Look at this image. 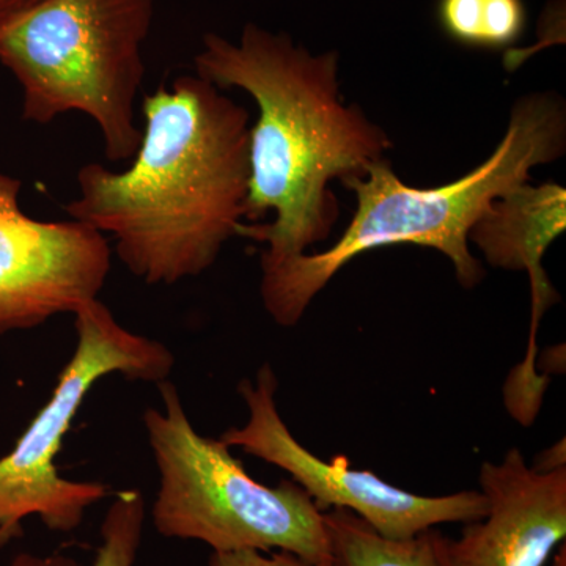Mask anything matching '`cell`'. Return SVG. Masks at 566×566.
<instances>
[{
  "instance_id": "9c48e42d",
  "label": "cell",
  "mask_w": 566,
  "mask_h": 566,
  "mask_svg": "<svg viewBox=\"0 0 566 566\" xmlns=\"http://www.w3.org/2000/svg\"><path fill=\"white\" fill-rule=\"evenodd\" d=\"M486 515L442 536L446 566H546L566 538V468L538 472L513 447L480 468Z\"/></svg>"
},
{
  "instance_id": "277c9868",
  "label": "cell",
  "mask_w": 566,
  "mask_h": 566,
  "mask_svg": "<svg viewBox=\"0 0 566 566\" xmlns=\"http://www.w3.org/2000/svg\"><path fill=\"white\" fill-rule=\"evenodd\" d=\"M153 18L155 0H41L0 21V63L20 82L22 118L50 125L80 112L98 126L111 163L133 159Z\"/></svg>"
},
{
  "instance_id": "7c38bea8",
  "label": "cell",
  "mask_w": 566,
  "mask_h": 566,
  "mask_svg": "<svg viewBox=\"0 0 566 566\" xmlns=\"http://www.w3.org/2000/svg\"><path fill=\"white\" fill-rule=\"evenodd\" d=\"M438 21L463 46L497 51L523 36L527 10L523 0H439Z\"/></svg>"
},
{
  "instance_id": "ba28073f",
  "label": "cell",
  "mask_w": 566,
  "mask_h": 566,
  "mask_svg": "<svg viewBox=\"0 0 566 566\" xmlns=\"http://www.w3.org/2000/svg\"><path fill=\"white\" fill-rule=\"evenodd\" d=\"M21 181L0 172V337L98 300L111 271L104 234L21 210Z\"/></svg>"
},
{
  "instance_id": "6da1fadb",
  "label": "cell",
  "mask_w": 566,
  "mask_h": 566,
  "mask_svg": "<svg viewBox=\"0 0 566 566\" xmlns=\"http://www.w3.org/2000/svg\"><path fill=\"white\" fill-rule=\"evenodd\" d=\"M132 166L88 163L65 210L117 244L123 266L148 285L210 270L244 223L251 115L197 74H181L142 103Z\"/></svg>"
},
{
  "instance_id": "5bb4252c",
  "label": "cell",
  "mask_w": 566,
  "mask_h": 566,
  "mask_svg": "<svg viewBox=\"0 0 566 566\" xmlns=\"http://www.w3.org/2000/svg\"><path fill=\"white\" fill-rule=\"evenodd\" d=\"M210 566H318L294 556V554L273 551V553H259V551H241V553L219 554L212 553Z\"/></svg>"
},
{
  "instance_id": "8992f818",
  "label": "cell",
  "mask_w": 566,
  "mask_h": 566,
  "mask_svg": "<svg viewBox=\"0 0 566 566\" xmlns=\"http://www.w3.org/2000/svg\"><path fill=\"white\" fill-rule=\"evenodd\" d=\"M76 349L59 375L50 400L36 412L13 450L0 458V547L36 516L50 531L73 532L85 512L109 494L99 482L63 479L55 458L85 397L112 374L132 381L161 382L175 357L161 342L125 329L98 300L74 312Z\"/></svg>"
},
{
  "instance_id": "4fadbf2b",
  "label": "cell",
  "mask_w": 566,
  "mask_h": 566,
  "mask_svg": "<svg viewBox=\"0 0 566 566\" xmlns=\"http://www.w3.org/2000/svg\"><path fill=\"white\" fill-rule=\"evenodd\" d=\"M145 501L137 490L115 495L102 526V545L91 566H134L144 535ZM10 566H81L62 556L35 557L21 554Z\"/></svg>"
},
{
  "instance_id": "2e32d148",
  "label": "cell",
  "mask_w": 566,
  "mask_h": 566,
  "mask_svg": "<svg viewBox=\"0 0 566 566\" xmlns=\"http://www.w3.org/2000/svg\"><path fill=\"white\" fill-rule=\"evenodd\" d=\"M40 2L41 0H0V21L32 9L33 6Z\"/></svg>"
},
{
  "instance_id": "7a4b0ae2",
  "label": "cell",
  "mask_w": 566,
  "mask_h": 566,
  "mask_svg": "<svg viewBox=\"0 0 566 566\" xmlns=\"http://www.w3.org/2000/svg\"><path fill=\"white\" fill-rule=\"evenodd\" d=\"M197 76L248 92L259 107L249 136L248 199L237 237L266 244L262 266L326 241L340 216L331 182L363 178L394 147L357 104L342 102L338 52L312 55L289 33L245 24L240 41L207 33Z\"/></svg>"
},
{
  "instance_id": "9a60e30c",
  "label": "cell",
  "mask_w": 566,
  "mask_h": 566,
  "mask_svg": "<svg viewBox=\"0 0 566 566\" xmlns=\"http://www.w3.org/2000/svg\"><path fill=\"white\" fill-rule=\"evenodd\" d=\"M565 453V439H562V441H558L557 444H554L551 449L539 453L538 460L535 461L532 468L538 472H553L557 471V469L566 468Z\"/></svg>"
},
{
  "instance_id": "5b68a950",
  "label": "cell",
  "mask_w": 566,
  "mask_h": 566,
  "mask_svg": "<svg viewBox=\"0 0 566 566\" xmlns=\"http://www.w3.org/2000/svg\"><path fill=\"white\" fill-rule=\"evenodd\" d=\"M161 409L145 411L148 444L158 465L153 526L167 538L193 539L212 553L294 554L331 566L323 510L293 480L256 482L222 439L197 433L172 382H158Z\"/></svg>"
},
{
  "instance_id": "e0dca14e",
  "label": "cell",
  "mask_w": 566,
  "mask_h": 566,
  "mask_svg": "<svg viewBox=\"0 0 566 566\" xmlns=\"http://www.w3.org/2000/svg\"><path fill=\"white\" fill-rule=\"evenodd\" d=\"M551 566H566V545H562L554 554L553 564Z\"/></svg>"
},
{
  "instance_id": "8fae6325",
  "label": "cell",
  "mask_w": 566,
  "mask_h": 566,
  "mask_svg": "<svg viewBox=\"0 0 566 566\" xmlns=\"http://www.w3.org/2000/svg\"><path fill=\"white\" fill-rule=\"evenodd\" d=\"M323 521L331 566H446L444 534L436 527L412 538L390 539L348 510H326Z\"/></svg>"
},
{
  "instance_id": "30bf717a",
  "label": "cell",
  "mask_w": 566,
  "mask_h": 566,
  "mask_svg": "<svg viewBox=\"0 0 566 566\" xmlns=\"http://www.w3.org/2000/svg\"><path fill=\"white\" fill-rule=\"evenodd\" d=\"M566 229V189L556 182H528L495 199L469 232L490 266L526 271L531 282L532 318L526 357L510 374L504 387L505 406L517 422L534 423L549 378L536 374V334L543 315L560 301L545 268L543 256Z\"/></svg>"
},
{
  "instance_id": "52a82bcc",
  "label": "cell",
  "mask_w": 566,
  "mask_h": 566,
  "mask_svg": "<svg viewBox=\"0 0 566 566\" xmlns=\"http://www.w3.org/2000/svg\"><path fill=\"white\" fill-rule=\"evenodd\" d=\"M277 378L264 364L255 379H243L238 392L248 405L249 420L222 434L229 447L277 465L292 476L323 512L348 510L390 539H406L442 524H468L488 512L485 494L465 490L447 495H420L387 483L370 471H356L348 458L319 460L283 422L275 405Z\"/></svg>"
},
{
  "instance_id": "3957f363",
  "label": "cell",
  "mask_w": 566,
  "mask_h": 566,
  "mask_svg": "<svg viewBox=\"0 0 566 566\" xmlns=\"http://www.w3.org/2000/svg\"><path fill=\"white\" fill-rule=\"evenodd\" d=\"M566 150V106L554 92L531 93L513 104L510 122L493 155L458 180L436 188L405 185L387 159L365 177L340 181L356 193L357 208L337 243L319 253H300L262 266V296L279 326L303 319L316 294L356 256L395 244L441 252L465 290L485 277L472 255L469 232L495 199L531 180V170L557 161Z\"/></svg>"
}]
</instances>
